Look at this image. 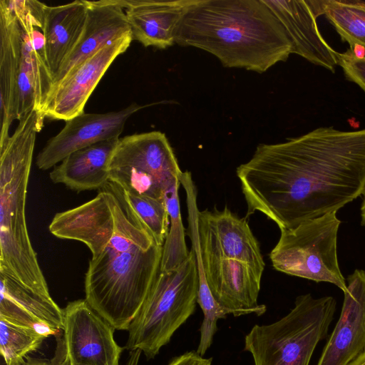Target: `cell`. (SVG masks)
Listing matches in <instances>:
<instances>
[{
    "instance_id": "10",
    "label": "cell",
    "mask_w": 365,
    "mask_h": 365,
    "mask_svg": "<svg viewBox=\"0 0 365 365\" xmlns=\"http://www.w3.org/2000/svg\"><path fill=\"white\" fill-rule=\"evenodd\" d=\"M189 217L192 249L217 302L234 317L264 314L267 307L258 303L263 272L242 261L202 253L197 243L196 212L189 211Z\"/></svg>"
},
{
    "instance_id": "11",
    "label": "cell",
    "mask_w": 365,
    "mask_h": 365,
    "mask_svg": "<svg viewBox=\"0 0 365 365\" xmlns=\"http://www.w3.org/2000/svg\"><path fill=\"white\" fill-rule=\"evenodd\" d=\"M131 33L115 38L72 68L53 86L41 110L45 117L68 120L84 113L85 106L114 60L133 41Z\"/></svg>"
},
{
    "instance_id": "16",
    "label": "cell",
    "mask_w": 365,
    "mask_h": 365,
    "mask_svg": "<svg viewBox=\"0 0 365 365\" xmlns=\"http://www.w3.org/2000/svg\"><path fill=\"white\" fill-rule=\"evenodd\" d=\"M286 31L292 53L334 72L337 53L324 40L309 1L264 0Z\"/></svg>"
},
{
    "instance_id": "25",
    "label": "cell",
    "mask_w": 365,
    "mask_h": 365,
    "mask_svg": "<svg viewBox=\"0 0 365 365\" xmlns=\"http://www.w3.org/2000/svg\"><path fill=\"white\" fill-rule=\"evenodd\" d=\"M49 334L48 331L0 316V351L6 365L25 361L27 354L38 349Z\"/></svg>"
},
{
    "instance_id": "26",
    "label": "cell",
    "mask_w": 365,
    "mask_h": 365,
    "mask_svg": "<svg viewBox=\"0 0 365 365\" xmlns=\"http://www.w3.org/2000/svg\"><path fill=\"white\" fill-rule=\"evenodd\" d=\"M180 184L170 187L165 194L170 225L163 246L160 272H169L178 268L188 257V251L182 225L178 189Z\"/></svg>"
},
{
    "instance_id": "14",
    "label": "cell",
    "mask_w": 365,
    "mask_h": 365,
    "mask_svg": "<svg viewBox=\"0 0 365 365\" xmlns=\"http://www.w3.org/2000/svg\"><path fill=\"white\" fill-rule=\"evenodd\" d=\"M143 107H128L105 113H83L67 121L63 129L49 139L36 157L38 169L47 170L73 152L101 141L120 138L128 119Z\"/></svg>"
},
{
    "instance_id": "6",
    "label": "cell",
    "mask_w": 365,
    "mask_h": 365,
    "mask_svg": "<svg viewBox=\"0 0 365 365\" xmlns=\"http://www.w3.org/2000/svg\"><path fill=\"white\" fill-rule=\"evenodd\" d=\"M336 302L331 296H298L290 312L277 322L255 324L245 337L244 351L254 365H309L319 342L328 334Z\"/></svg>"
},
{
    "instance_id": "21",
    "label": "cell",
    "mask_w": 365,
    "mask_h": 365,
    "mask_svg": "<svg viewBox=\"0 0 365 365\" xmlns=\"http://www.w3.org/2000/svg\"><path fill=\"white\" fill-rule=\"evenodd\" d=\"M119 138L76 150L49 173L51 180L76 192L101 190L109 182L110 163Z\"/></svg>"
},
{
    "instance_id": "22",
    "label": "cell",
    "mask_w": 365,
    "mask_h": 365,
    "mask_svg": "<svg viewBox=\"0 0 365 365\" xmlns=\"http://www.w3.org/2000/svg\"><path fill=\"white\" fill-rule=\"evenodd\" d=\"M86 14V0L46 7L42 32L53 82L83 31Z\"/></svg>"
},
{
    "instance_id": "19",
    "label": "cell",
    "mask_w": 365,
    "mask_h": 365,
    "mask_svg": "<svg viewBox=\"0 0 365 365\" xmlns=\"http://www.w3.org/2000/svg\"><path fill=\"white\" fill-rule=\"evenodd\" d=\"M124 9L131 34L144 46L166 48L175 44V33L192 0H118Z\"/></svg>"
},
{
    "instance_id": "31",
    "label": "cell",
    "mask_w": 365,
    "mask_h": 365,
    "mask_svg": "<svg viewBox=\"0 0 365 365\" xmlns=\"http://www.w3.org/2000/svg\"><path fill=\"white\" fill-rule=\"evenodd\" d=\"M351 365H365V353H364L361 356H360Z\"/></svg>"
},
{
    "instance_id": "5",
    "label": "cell",
    "mask_w": 365,
    "mask_h": 365,
    "mask_svg": "<svg viewBox=\"0 0 365 365\" xmlns=\"http://www.w3.org/2000/svg\"><path fill=\"white\" fill-rule=\"evenodd\" d=\"M199 275L193 250L175 269L160 272L128 329L125 348L154 359L175 332L193 314Z\"/></svg>"
},
{
    "instance_id": "20",
    "label": "cell",
    "mask_w": 365,
    "mask_h": 365,
    "mask_svg": "<svg viewBox=\"0 0 365 365\" xmlns=\"http://www.w3.org/2000/svg\"><path fill=\"white\" fill-rule=\"evenodd\" d=\"M0 316L12 322L35 327L51 334L63 329V309L0 273Z\"/></svg>"
},
{
    "instance_id": "3",
    "label": "cell",
    "mask_w": 365,
    "mask_h": 365,
    "mask_svg": "<svg viewBox=\"0 0 365 365\" xmlns=\"http://www.w3.org/2000/svg\"><path fill=\"white\" fill-rule=\"evenodd\" d=\"M175 43L205 51L224 67L259 73L292 53L286 31L264 0H192Z\"/></svg>"
},
{
    "instance_id": "7",
    "label": "cell",
    "mask_w": 365,
    "mask_h": 365,
    "mask_svg": "<svg viewBox=\"0 0 365 365\" xmlns=\"http://www.w3.org/2000/svg\"><path fill=\"white\" fill-rule=\"evenodd\" d=\"M341 221L336 212L282 230L269 254L273 267L281 272L316 282H329L346 290L337 256Z\"/></svg>"
},
{
    "instance_id": "13",
    "label": "cell",
    "mask_w": 365,
    "mask_h": 365,
    "mask_svg": "<svg viewBox=\"0 0 365 365\" xmlns=\"http://www.w3.org/2000/svg\"><path fill=\"white\" fill-rule=\"evenodd\" d=\"M196 222L202 253L242 261L264 272L260 246L247 218L239 217L225 207L222 210L197 211Z\"/></svg>"
},
{
    "instance_id": "30",
    "label": "cell",
    "mask_w": 365,
    "mask_h": 365,
    "mask_svg": "<svg viewBox=\"0 0 365 365\" xmlns=\"http://www.w3.org/2000/svg\"><path fill=\"white\" fill-rule=\"evenodd\" d=\"M363 201L361 207V223L365 226V190L363 192Z\"/></svg>"
},
{
    "instance_id": "24",
    "label": "cell",
    "mask_w": 365,
    "mask_h": 365,
    "mask_svg": "<svg viewBox=\"0 0 365 365\" xmlns=\"http://www.w3.org/2000/svg\"><path fill=\"white\" fill-rule=\"evenodd\" d=\"M109 184L131 220L148 232L158 245L163 246L170 225L165 198L134 194Z\"/></svg>"
},
{
    "instance_id": "12",
    "label": "cell",
    "mask_w": 365,
    "mask_h": 365,
    "mask_svg": "<svg viewBox=\"0 0 365 365\" xmlns=\"http://www.w3.org/2000/svg\"><path fill=\"white\" fill-rule=\"evenodd\" d=\"M63 330L68 365H119L123 348L114 339L115 329L86 299L67 304Z\"/></svg>"
},
{
    "instance_id": "4",
    "label": "cell",
    "mask_w": 365,
    "mask_h": 365,
    "mask_svg": "<svg viewBox=\"0 0 365 365\" xmlns=\"http://www.w3.org/2000/svg\"><path fill=\"white\" fill-rule=\"evenodd\" d=\"M44 118L33 108L0 147V273L52 298L31 243L25 215L36 138Z\"/></svg>"
},
{
    "instance_id": "17",
    "label": "cell",
    "mask_w": 365,
    "mask_h": 365,
    "mask_svg": "<svg viewBox=\"0 0 365 365\" xmlns=\"http://www.w3.org/2000/svg\"><path fill=\"white\" fill-rule=\"evenodd\" d=\"M21 54V31L8 0L0 1V147L10 137L18 120V80Z\"/></svg>"
},
{
    "instance_id": "28",
    "label": "cell",
    "mask_w": 365,
    "mask_h": 365,
    "mask_svg": "<svg viewBox=\"0 0 365 365\" xmlns=\"http://www.w3.org/2000/svg\"><path fill=\"white\" fill-rule=\"evenodd\" d=\"M212 358H204L196 351H187L173 358L168 365H212Z\"/></svg>"
},
{
    "instance_id": "2",
    "label": "cell",
    "mask_w": 365,
    "mask_h": 365,
    "mask_svg": "<svg viewBox=\"0 0 365 365\" xmlns=\"http://www.w3.org/2000/svg\"><path fill=\"white\" fill-rule=\"evenodd\" d=\"M48 229L88 247L85 299L115 329L128 331L160 272L163 246L127 215L109 182L93 199L56 213Z\"/></svg>"
},
{
    "instance_id": "1",
    "label": "cell",
    "mask_w": 365,
    "mask_h": 365,
    "mask_svg": "<svg viewBox=\"0 0 365 365\" xmlns=\"http://www.w3.org/2000/svg\"><path fill=\"white\" fill-rule=\"evenodd\" d=\"M245 218L259 212L280 229L336 212L365 190V128L321 127L259 144L237 168Z\"/></svg>"
},
{
    "instance_id": "8",
    "label": "cell",
    "mask_w": 365,
    "mask_h": 365,
    "mask_svg": "<svg viewBox=\"0 0 365 365\" xmlns=\"http://www.w3.org/2000/svg\"><path fill=\"white\" fill-rule=\"evenodd\" d=\"M174 151L160 131L119 138L109 166V182L125 191L164 199L182 174Z\"/></svg>"
},
{
    "instance_id": "27",
    "label": "cell",
    "mask_w": 365,
    "mask_h": 365,
    "mask_svg": "<svg viewBox=\"0 0 365 365\" xmlns=\"http://www.w3.org/2000/svg\"><path fill=\"white\" fill-rule=\"evenodd\" d=\"M337 62L347 80L356 83L365 93V52L359 56L355 49L337 53Z\"/></svg>"
},
{
    "instance_id": "23",
    "label": "cell",
    "mask_w": 365,
    "mask_h": 365,
    "mask_svg": "<svg viewBox=\"0 0 365 365\" xmlns=\"http://www.w3.org/2000/svg\"><path fill=\"white\" fill-rule=\"evenodd\" d=\"M317 17L325 15L330 24L351 49L365 50V1H309Z\"/></svg>"
},
{
    "instance_id": "29",
    "label": "cell",
    "mask_w": 365,
    "mask_h": 365,
    "mask_svg": "<svg viewBox=\"0 0 365 365\" xmlns=\"http://www.w3.org/2000/svg\"><path fill=\"white\" fill-rule=\"evenodd\" d=\"M17 365H68L66 359L63 361H47L43 360L30 359Z\"/></svg>"
},
{
    "instance_id": "9",
    "label": "cell",
    "mask_w": 365,
    "mask_h": 365,
    "mask_svg": "<svg viewBox=\"0 0 365 365\" xmlns=\"http://www.w3.org/2000/svg\"><path fill=\"white\" fill-rule=\"evenodd\" d=\"M21 31L18 80V120L33 108L41 110L53 82L42 31L46 4L38 1L8 0Z\"/></svg>"
},
{
    "instance_id": "18",
    "label": "cell",
    "mask_w": 365,
    "mask_h": 365,
    "mask_svg": "<svg viewBox=\"0 0 365 365\" xmlns=\"http://www.w3.org/2000/svg\"><path fill=\"white\" fill-rule=\"evenodd\" d=\"M86 4L87 14L83 31L62 63L53 78V86L105 44L131 33L125 10L118 0L86 1Z\"/></svg>"
},
{
    "instance_id": "15",
    "label": "cell",
    "mask_w": 365,
    "mask_h": 365,
    "mask_svg": "<svg viewBox=\"0 0 365 365\" xmlns=\"http://www.w3.org/2000/svg\"><path fill=\"white\" fill-rule=\"evenodd\" d=\"M365 353V272L347 278L339 320L317 365H351Z\"/></svg>"
}]
</instances>
